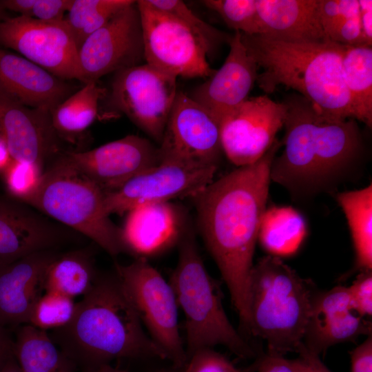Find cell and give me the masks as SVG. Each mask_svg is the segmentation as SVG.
<instances>
[{
	"label": "cell",
	"mask_w": 372,
	"mask_h": 372,
	"mask_svg": "<svg viewBox=\"0 0 372 372\" xmlns=\"http://www.w3.org/2000/svg\"><path fill=\"white\" fill-rule=\"evenodd\" d=\"M282 145L276 138L258 161L214 180L194 197L199 232L247 331L253 257L266 209L271 164Z\"/></svg>",
	"instance_id": "cell-1"
},
{
	"label": "cell",
	"mask_w": 372,
	"mask_h": 372,
	"mask_svg": "<svg viewBox=\"0 0 372 372\" xmlns=\"http://www.w3.org/2000/svg\"><path fill=\"white\" fill-rule=\"evenodd\" d=\"M284 123V149L271 167V180L300 194L314 192L341 176L358 159L363 142L356 120L322 114L300 94H291Z\"/></svg>",
	"instance_id": "cell-2"
},
{
	"label": "cell",
	"mask_w": 372,
	"mask_h": 372,
	"mask_svg": "<svg viewBox=\"0 0 372 372\" xmlns=\"http://www.w3.org/2000/svg\"><path fill=\"white\" fill-rule=\"evenodd\" d=\"M48 333L82 371L117 360L167 359L145 332L115 273L99 274L76 302L71 321Z\"/></svg>",
	"instance_id": "cell-3"
},
{
	"label": "cell",
	"mask_w": 372,
	"mask_h": 372,
	"mask_svg": "<svg viewBox=\"0 0 372 372\" xmlns=\"http://www.w3.org/2000/svg\"><path fill=\"white\" fill-rule=\"evenodd\" d=\"M241 39L249 55L262 69L256 83L265 92L284 85L324 115L354 118L342 68L344 45L326 40L289 42L242 33Z\"/></svg>",
	"instance_id": "cell-4"
},
{
	"label": "cell",
	"mask_w": 372,
	"mask_h": 372,
	"mask_svg": "<svg viewBox=\"0 0 372 372\" xmlns=\"http://www.w3.org/2000/svg\"><path fill=\"white\" fill-rule=\"evenodd\" d=\"M315 292L313 282L280 258H261L251 272L248 331L266 342L267 353H297Z\"/></svg>",
	"instance_id": "cell-5"
},
{
	"label": "cell",
	"mask_w": 372,
	"mask_h": 372,
	"mask_svg": "<svg viewBox=\"0 0 372 372\" xmlns=\"http://www.w3.org/2000/svg\"><path fill=\"white\" fill-rule=\"evenodd\" d=\"M178 245V262L169 282L185 316L187 360L195 352L216 345L227 348L242 359L256 358L259 354L234 328L225 311L219 287L204 265L190 225Z\"/></svg>",
	"instance_id": "cell-6"
},
{
	"label": "cell",
	"mask_w": 372,
	"mask_h": 372,
	"mask_svg": "<svg viewBox=\"0 0 372 372\" xmlns=\"http://www.w3.org/2000/svg\"><path fill=\"white\" fill-rule=\"evenodd\" d=\"M54 221L84 236L112 256L124 252L121 227L110 218L103 192L63 152L45 167L29 205Z\"/></svg>",
	"instance_id": "cell-7"
},
{
	"label": "cell",
	"mask_w": 372,
	"mask_h": 372,
	"mask_svg": "<svg viewBox=\"0 0 372 372\" xmlns=\"http://www.w3.org/2000/svg\"><path fill=\"white\" fill-rule=\"evenodd\" d=\"M115 275L144 328L176 369L187 362L181 338L176 298L173 288L145 258L129 265L115 264Z\"/></svg>",
	"instance_id": "cell-8"
},
{
	"label": "cell",
	"mask_w": 372,
	"mask_h": 372,
	"mask_svg": "<svg viewBox=\"0 0 372 372\" xmlns=\"http://www.w3.org/2000/svg\"><path fill=\"white\" fill-rule=\"evenodd\" d=\"M177 77L147 63L114 73L108 105L161 143L178 90Z\"/></svg>",
	"instance_id": "cell-9"
},
{
	"label": "cell",
	"mask_w": 372,
	"mask_h": 372,
	"mask_svg": "<svg viewBox=\"0 0 372 372\" xmlns=\"http://www.w3.org/2000/svg\"><path fill=\"white\" fill-rule=\"evenodd\" d=\"M136 3L146 63L177 78H209L214 73L207 61L206 45L193 31L146 0Z\"/></svg>",
	"instance_id": "cell-10"
},
{
	"label": "cell",
	"mask_w": 372,
	"mask_h": 372,
	"mask_svg": "<svg viewBox=\"0 0 372 372\" xmlns=\"http://www.w3.org/2000/svg\"><path fill=\"white\" fill-rule=\"evenodd\" d=\"M0 46L63 80L83 81L79 50L65 21H43L27 16L8 17L0 23Z\"/></svg>",
	"instance_id": "cell-11"
},
{
	"label": "cell",
	"mask_w": 372,
	"mask_h": 372,
	"mask_svg": "<svg viewBox=\"0 0 372 372\" xmlns=\"http://www.w3.org/2000/svg\"><path fill=\"white\" fill-rule=\"evenodd\" d=\"M161 162L218 167L223 149L218 123L189 96L178 91L163 139Z\"/></svg>",
	"instance_id": "cell-12"
},
{
	"label": "cell",
	"mask_w": 372,
	"mask_h": 372,
	"mask_svg": "<svg viewBox=\"0 0 372 372\" xmlns=\"http://www.w3.org/2000/svg\"><path fill=\"white\" fill-rule=\"evenodd\" d=\"M83 83L142 64L143 29L136 1L116 13L79 50Z\"/></svg>",
	"instance_id": "cell-13"
},
{
	"label": "cell",
	"mask_w": 372,
	"mask_h": 372,
	"mask_svg": "<svg viewBox=\"0 0 372 372\" xmlns=\"http://www.w3.org/2000/svg\"><path fill=\"white\" fill-rule=\"evenodd\" d=\"M287 106L267 95L249 97L218 123L223 153L236 167L258 161L276 139Z\"/></svg>",
	"instance_id": "cell-14"
},
{
	"label": "cell",
	"mask_w": 372,
	"mask_h": 372,
	"mask_svg": "<svg viewBox=\"0 0 372 372\" xmlns=\"http://www.w3.org/2000/svg\"><path fill=\"white\" fill-rule=\"evenodd\" d=\"M217 167H199L172 161L128 180L118 189L104 193L107 214H123L141 205L194 198L214 180Z\"/></svg>",
	"instance_id": "cell-15"
},
{
	"label": "cell",
	"mask_w": 372,
	"mask_h": 372,
	"mask_svg": "<svg viewBox=\"0 0 372 372\" xmlns=\"http://www.w3.org/2000/svg\"><path fill=\"white\" fill-rule=\"evenodd\" d=\"M66 154L103 193L118 189L161 163L158 146L136 135H127L90 150L66 151Z\"/></svg>",
	"instance_id": "cell-16"
},
{
	"label": "cell",
	"mask_w": 372,
	"mask_h": 372,
	"mask_svg": "<svg viewBox=\"0 0 372 372\" xmlns=\"http://www.w3.org/2000/svg\"><path fill=\"white\" fill-rule=\"evenodd\" d=\"M34 209L12 198H0V265L56 250L80 235Z\"/></svg>",
	"instance_id": "cell-17"
},
{
	"label": "cell",
	"mask_w": 372,
	"mask_h": 372,
	"mask_svg": "<svg viewBox=\"0 0 372 372\" xmlns=\"http://www.w3.org/2000/svg\"><path fill=\"white\" fill-rule=\"evenodd\" d=\"M0 137L12 159L46 166L63 152L50 112L26 106L0 90Z\"/></svg>",
	"instance_id": "cell-18"
},
{
	"label": "cell",
	"mask_w": 372,
	"mask_h": 372,
	"mask_svg": "<svg viewBox=\"0 0 372 372\" xmlns=\"http://www.w3.org/2000/svg\"><path fill=\"white\" fill-rule=\"evenodd\" d=\"M371 335V323L354 310L347 287L316 291L302 340L304 347L320 355L329 348Z\"/></svg>",
	"instance_id": "cell-19"
},
{
	"label": "cell",
	"mask_w": 372,
	"mask_h": 372,
	"mask_svg": "<svg viewBox=\"0 0 372 372\" xmlns=\"http://www.w3.org/2000/svg\"><path fill=\"white\" fill-rule=\"evenodd\" d=\"M229 45L223 65L189 96L217 123L249 98L258 74V67L247 53L240 32L235 31Z\"/></svg>",
	"instance_id": "cell-20"
},
{
	"label": "cell",
	"mask_w": 372,
	"mask_h": 372,
	"mask_svg": "<svg viewBox=\"0 0 372 372\" xmlns=\"http://www.w3.org/2000/svg\"><path fill=\"white\" fill-rule=\"evenodd\" d=\"M184 214L171 202L138 206L127 212L121 238L136 258L158 256L178 245L187 227Z\"/></svg>",
	"instance_id": "cell-21"
},
{
	"label": "cell",
	"mask_w": 372,
	"mask_h": 372,
	"mask_svg": "<svg viewBox=\"0 0 372 372\" xmlns=\"http://www.w3.org/2000/svg\"><path fill=\"white\" fill-rule=\"evenodd\" d=\"M46 250L0 265V325L28 323L33 307L43 293V278L49 263L58 254Z\"/></svg>",
	"instance_id": "cell-22"
},
{
	"label": "cell",
	"mask_w": 372,
	"mask_h": 372,
	"mask_svg": "<svg viewBox=\"0 0 372 372\" xmlns=\"http://www.w3.org/2000/svg\"><path fill=\"white\" fill-rule=\"evenodd\" d=\"M0 90L26 106L51 112L75 87L23 56L0 48Z\"/></svg>",
	"instance_id": "cell-23"
},
{
	"label": "cell",
	"mask_w": 372,
	"mask_h": 372,
	"mask_svg": "<svg viewBox=\"0 0 372 372\" xmlns=\"http://www.w3.org/2000/svg\"><path fill=\"white\" fill-rule=\"evenodd\" d=\"M256 3L258 35L289 42L326 40L320 20V0H256Z\"/></svg>",
	"instance_id": "cell-24"
},
{
	"label": "cell",
	"mask_w": 372,
	"mask_h": 372,
	"mask_svg": "<svg viewBox=\"0 0 372 372\" xmlns=\"http://www.w3.org/2000/svg\"><path fill=\"white\" fill-rule=\"evenodd\" d=\"M98 276L91 248L58 253L45 269L44 291L56 292L74 299L85 295Z\"/></svg>",
	"instance_id": "cell-25"
},
{
	"label": "cell",
	"mask_w": 372,
	"mask_h": 372,
	"mask_svg": "<svg viewBox=\"0 0 372 372\" xmlns=\"http://www.w3.org/2000/svg\"><path fill=\"white\" fill-rule=\"evenodd\" d=\"M14 355L21 372H76L78 369L48 331L28 324L17 328Z\"/></svg>",
	"instance_id": "cell-26"
},
{
	"label": "cell",
	"mask_w": 372,
	"mask_h": 372,
	"mask_svg": "<svg viewBox=\"0 0 372 372\" xmlns=\"http://www.w3.org/2000/svg\"><path fill=\"white\" fill-rule=\"evenodd\" d=\"M105 95L98 81H89L53 109L51 122L59 138L74 143L97 118Z\"/></svg>",
	"instance_id": "cell-27"
},
{
	"label": "cell",
	"mask_w": 372,
	"mask_h": 372,
	"mask_svg": "<svg viewBox=\"0 0 372 372\" xmlns=\"http://www.w3.org/2000/svg\"><path fill=\"white\" fill-rule=\"evenodd\" d=\"M307 234L304 218L297 210L273 206L262 215L258 240L269 255L281 258L296 254Z\"/></svg>",
	"instance_id": "cell-28"
},
{
	"label": "cell",
	"mask_w": 372,
	"mask_h": 372,
	"mask_svg": "<svg viewBox=\"0 0 372 372\" xmlns=\"http://www.w3.org/2000/svg\"><path fill=\"white\" fill-rule=\"evenodd\" d=\"M351 232L355 255V267L372 269V185L336 194Z\"/></svg>",
	"instance_id": "cell-29"
},
{
	"label": "cell",
	"mask_w": 372,
	"mask_h": 372,
	"mask_svg": "<svg viewBox=\"0 0 372 372\" xmlns=\"http://www.w3.org/2000/svg\"><path fill=\"white\" fill-rule=\"evenodd\" d=\"M342 68L354 118L371 127L372 47L344 45Z\"/></svg>",
	"instance_id": "cell-30"
},
{
	"label": "cell",
	"mask_w": 372,
	"mask_h": 372,
	"mask_svg": "<svg viewBox=\"0 0 372 372\" xmlns=\"http://www.w3.org/2000/svg\"><path fill=\"white\" fill-rule=\"evenodd\" d=\"M133 0H74L64 20L78 50L83 42Z\"/></svg>",
	"instance_id": "cell-31"
},
{
	"label": "cell",
	"mask_w": 372,
	"mask_h": 372,
	"mask_svg": "<svg viewBox=\"0 0 372 372\" xmlns=\"http://www.w3.org/2000/svg\"><path fill=\"white\" fill-rule=\"evenodd\" d=\"M153 8L177 19L193 31L206 45L209 56L223 43H229L231 36L220 31L199 18L180 0H146Z\"/></svg>",
	"instance_id": "cell-32"
},
{
	"label": "cell",
	"mask_w": 372,
	"mask_h": 372,
	"mask_svg": "<svg viewBox=\"0 0 372 372\" xmlns=\"http://www.w3.org/2000/svg\"><path fill=\"white\" fill-rule=\"evenodd\" d=\"M76 306L72 298L44 291L34 304L27 324L45 331L62 328L72 319Z\"/></svg>",
	"instance_id": "cell-33"
},
{
	"label": "cell",
	"mask_w": 372,
	"mask_h": 372,
	"mask_svg": "<svg viewBox=\"0 0 372 372\" xmlns=\"http://www.w3.org/2000/svg\"><path fill=\"white\" fill-rule=\"evenodd\" d=\"M44 171L37 164L12 159L1 174L8 194L12 199L29 205L39 189Z\"/></svg>",
	"instance_id": "cell-34"
},
{
	"label": "cell",
	"mask_w": 372,
	"mask_h": 372,
	"mask_svg": "<svg viewBox=\"0 0 372 372\" xmlns=\"http://www.w3.org/2000/svg\"><path fill=\"white\" fill-rule=\"evenodd\" d=\"M202 3L235 31L248 35L260 34L256 0H205Z\"/></svg>",
	"instance_id": "cell-35"
},
{
	"label": "cell",
	"mask_w": 372,
	"mask_h": 372,
	"mask_svg": "<svg viewBox=\"0 0 372 372\" xmlns=\"http://www.w3.org/2000/svg\"><path fill=\"white\" fill-rule=\"evenodd\" d=\"M232 364L223 354L205 349L189 356L181 372H228Z\"/></svg>",
	"instance_id": "cell-36"
},
{
	"label": "cell",
	"mask_w": 372,
	"mask_h": 372,
	"mask_svg": "<svg viewBox=\"0 0 372 372\" xmlns=\"http://www.w3.org/2000/svg\"><path fill=\"white\" fill-rule=\"evenodd\" d=\"M355 312L362 318L372 315V272L361 271L347 287Z\"/></svg>",
	"instance_id": "cell-37"
},
{
	"label": "cell",
	"mask_w": 372,
	"mask_h": 372,
	"mask_svg": "<svg viewBox=\"0 0 372 372\" xmlns=\"http://www.w3.org/2000/svg\"><path fill=\"white\" fill-rule=\"evenodd\" d=\"M74 0H37L32 8L31 17L36 19L59 22L64 21Z\"/></svg>",
	"instance_id": "cell-38"
},
{
	"label": "cell",
	"mask_w": 372,
	"mask_h": 372,
	"mask_svg": "<svg viewBox=\"0 0 372 372\" xmlns=\"http://www.w3.org/2000/svg\"><path fill=\"white\" fill-rule=\"evenodd\" d=\"M251 370L256 372H296V365L293 360L266 353L256 358Z\"/></svg>",
	"instance_id": "cell-39"
},
{
	"label": "cell",
	"mask_w": 372,
	"mask_h": 372,
	"mask_svg": "<svg viewBox=\"0 0 372 372\" xmlns=\"http://www.w3.org/2000/svg\"><path fill=\"white\" fill-rule=\"evenodd\" d=\"M351 372H372V336L350 352Z\"/></svg>",
	"instance_id": "cell-40"
},
{
	"label": "cell",
	"mask_w": 372,
	"mask_h": 372,
	"mask_svg": "<svg viewBox=\"0 0 372 372\" xmlns=\"http://www.w3.org/2000/svg\"><path fill=\"white\" fill-rule=\"evenodd\" d=\"M296 364L304 372H332L320 359V356L307 349L301 344L298 349Z\"/></svg>",
	"instance_id": "cell-41"
},
{
	"label": "cell",
	"mask_w": 372,
	"mask_h": 372,
	"mask_svg": "<svg viewBox=\"0 0 372 372\" xmlns=\"http://www.w3.org/2000/svg\"><path fill=\"white\" fill-rule=\"evenodd\" d=\"M362 31L367 45L372 46V1L358 0Z\"/></svg>",
	"instance_id": "cell-42"
},
{
	"label": "cell",
	"mask_w": 372,
	"mask_h": 372,
	"mask_svg": "<svg viewBox=\"0 0 372 372\" xmlns=\"http://www.w3.org/2000/svg\"><path fill=\"white\" fill-rule=\"evenodd\" d=\"M14 356V340L7 328L0 325V370Z\"/></svg>",
	"instance_id": "cell-43"
},
{
	"label": "cell",
	"mask_w": 372,
	"mask_h": 372,
	"mask_svg": "<svg viewBox=\"0 0 372 372\" xmlns=\"http://www.w3.org/2000/svg\"><path fill=\"white\" fill-rule=\"evenodd\" d=\"M37 0H1L0 3L6 10L19 13L20 16L31 17L32 8Z\"/></svg>",
	"instance_id": "cell-44"
},
{
	"label": "cell",
	"mask_w": 372,
	"mask_h": 372,
	"mask_svg": "<svg viewBox=\"0 0 372 372\" xmlns=\"http://www.w3.org/2000/svg\"><path fill=\"white\" fill-rule=\"evenodd\" d=\"M82 372H130L126 370L120 369L118 368L113 367L109 364H103L100 365L90 369H87ZM149 372H181L180 370H178L174 367L173 366L169 369H161L156 371H149Z\"/></svg>",
	"instance_id": "cell-45"
},
{
	"label": "cell",
	"mask_w": 372,
	"mask_h": 372,
	"mask_svg": "<svg viewBox=\"0 0 372 372\" xmlns=\"http://www.w3.org/2000/svg\"><path fill=\"white\" fill-rule=\"evenodd\" d=\"M12 159L6 143L0 137V174L3 173Z\"/></svg>",
	"instance_id": "cell-46"
},
{
	"label": "cell",
	"mask_w": 372,
	"mask_h": 372,
	"mask_svg": "<svg viewBox=\"0 0 372 372\" xmlns=\"http://www.w3.org/2000/svg\"><path fill=\"white\" fill-rule=\"evenodd\" d=\"M0 372H21L14 355L7 362Z\"/></svg>",
	"instance_id": "cell-47"
},
{
	"label": "cell",
	"mask_w": 372,
	"mask_h": 372,
	"mask_svg": "<svg viewBox=\"0 0 372 372\" xmlns=\"http://www.w3.org/2000/svg\"><path fill=\"white\" fill-rule=\"evenodd\" d=\"M6 10L2 7V6L0 3V23L8 17L6 16Z\"/></svg>",
	"instance_id": "cell-48"
},
{
	"label": "cell",
	"mask_w": 372,
	"mask_h": 372,
	"mask_svg": "<svg viewBox=\"0 0 372 372\" xmlns=\"http://www.w3.org/2000/svg\"><path fill=\"white\" fill-rule=\"evenodd\" d=\"M228 372H240L234 364L231 365Z\"/></svg>",
	"instance_id": "cell-49"
},
{
	"label": "cell",
	"mask_w": 372,
	"mask_h": 372,
	"mask_svg": "<svg viewBox=\"0 0 372 372\" xmlns=\"http://www.w3.org/2000/svg\"><path fill=\"white\" fill-rule=\"evenodd\" d=\"M294 363H295V365H296V372H304L303 370H302L296 363L295 360H294Z\"/></svg>",
	"instance_id": "cell-50"
}]
</instances>
